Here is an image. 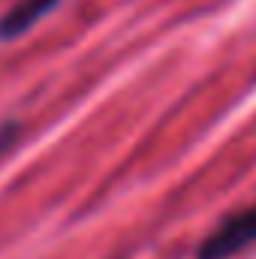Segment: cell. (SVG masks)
I'll return each instance as SVG.
<instances>
[{
  "instance_id": "obj_1",
  "label": "cell",
  "mask_w": 256,
  "mask_h": 259,
  "mask_svg": "<svg viewBox=\"0 0 256 259\" xmlns=\"http://www.w3.org/2000/svg\"><path fill=\"white\" fill-rule=\"evenodd\" d=\"M256 244V202L226 214L196 247V259H232Z\"/></svg>"
},
{
  "instance_id": "obj_2",
  "label": "cell",
  "mask_w": 256,
  "mask_h": 259,
  "mask_svg": "<svg viewBox=\"0 0 256 259\" xmlns=\"http://www.w3.org/2000/svg\"><path fill=\"white\" fill-rule=\"evenodd\" d=\"M61 0H15L3 15H0V42L21 39L27 30H33L42 18H49Z\"/></svg>"
},
{
  "instance_id": "obj_3",
  "label": "cell",
  "mask_w": 256,
  "mask_h": 259,
  "mask_svg": "<svg viewBox=\"0 0 256 259\" xmlns=\"http://www.w3.org/2000/svg\"><path fill=\"white\" fill-rule=\"evenodd\" d=\"M21 139V124L18 121H0V160L18 145Z\"/></svg>"
}]
</instances>
